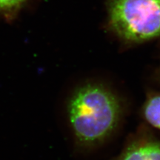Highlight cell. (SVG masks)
Returning <instances> with one entry per match:
<instances>
[{
	"label": "cell",
	"mask_w": 160,
	"mask_h": 160,
	"mask_svg": "<svg viewBox=\"0 0 160 160\" xmlns=\"http://www.w3.org/2000/svg\"><path fill=\"white\" fill-rule=\"evenodd\" d=\"M68 111L78 142L94 146L114 131L122 113V106L117 96L105 85L88 83L74 92Z\"/></svg>",
	"instance_id": "6da1fadb"
},
{
	"label": "cell",
	"mask_w": 160,
	"mask_h": 160,
	"mask_svg": "<svg viewBox=\"0 0 160 160\" xmlns=\"http://www.w3.org/2000/svg\"><path fill=\"white\" fill-rule=\"evenodd\" d=\"M108 16L112 29L127 41L160 36V0H111Z\"/></svg>",
	"instance_id": "7a4b0ae2"
},
{
	"label": "cell",
	"mask_w": 160,
	"mask_h": 160,
	"mask_svg": "<svg viewBox=\"0 0 160 160\" xmlns=\"http://www.w3.org/2000/svg\"><path fill=\"white\" fill-rule=\"evenodd\" d=\"M117 160H160V142L150 139L133 142Z\"/></svg>",
	"instance_id": "3957f363"
},
{
	"label": "cell",
	"mask_w": 160,
	"mask_h": 160,
	"mask_svg": "<svg viewBox=\"0 0 160 160\" xmlns=\"http://www.w3.org/2000/svg\"><path fill=\"white\" fill-rule=\"evenodd\" d=\"M142 113L150 125L160 130V93L149 96L143 105Z\"/></svg>",
	"instance_id": "277c9868"
},
{
	"label": "cell",
	"mask_w": 160,
	"mask_h": 160,
	"mask_svg": "<svg viewBox=\"0 0 160 160\" xmlns=\"http://www.w3.org/2000/svg\"><path fill=\"white\" fill-rule=\"evenodd\" d=\"M29 0H0V17L12 19L24 9Z\"/></svg>",
	"instance_id": "5b68a950"
}]
</instances>
